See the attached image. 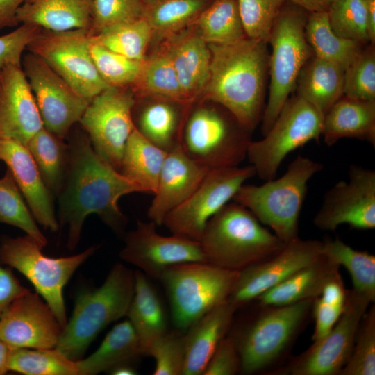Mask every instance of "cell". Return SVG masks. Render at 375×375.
Segmentation results:
<instances>
[{"label":"cell","mask_w":375,"mask_h":375,"mask_svg":"<svg viewBox=\"0 0 375 375\" xmlns=\"http://www.w3.org/2000/svg\"><path fill=\"white\" fill-rule=\"evenodd\" d=\"M67 169L60 197V218L68 226V249L77 246L84 221L90 214L97 215L115 232H123L127 220L119 199L143 192L141 188L101 158L88 138H78L68 146Z\"/></svg>","instance_id":"obj_1"},{"label":"cell","mask_w":375,"mask_h":375,"mask_svg":"<svg viewBox=\"0 0 375 375\" xmlns=\"http://www.w3.org/2000/svg\"><path fill=\"white\" fill-rule=\"evenodd\" d=\"M210 72L201 96L230 112L252 131L263 115L267 43L245 37L229 44H209Z\"/></svg>","instance_id":"obj_2"},{"label":"cell","mask_w":375,"mask_h":375,"mask_svg":"<svg viewBox=\"0 0 375 375\" xmlns=\"http://www.w3.org/2000/svg\"><path fill=\"white\" fill-rule=\"evenodd\" d=\"M315 299L285 306L255 301L251 313L230 329L240 356V372L273 375L281 367L312 317Z\"/></svg>","instance_id":"obj_3"},{"label":"cell","mask_w":375,"mask_h":375,"mask_svg":"<svg viewBox=\"0 0 375 375\" xmlns=\"http://www.w3.org/2000/svg\"><path fill=\"white\" fill-rule=\"evenodd\" d=\"M199 242L207 262L233 271L266 259L285 243L235 201L208 221Z\"/></svg>","instance_id":"obj_4"},{"label":"cell","mask_w":375,"mask_h":375,"mask_svg":"<svg viewBox=\"0 0 375 375\" xmlns=\"http://www.w3.org/2000/svg\"><path fill=\"white\" fill-rule=\"evenodd\" d=\"M323 165L308 157L297 156L278 178L260 185L243 184L233 201L249 210L283 242L299 238V221L311 178Z\"/></svg>","instance_id":"obj_5"},{"label":"cell","mask_w":375,"mask_h":375,"mask_svg":"<svg viewBox=\"0 0 375 375\" xmlns=\"http://www.w3.org/2000/svg\"><path fill=\"white\" fill-rule=\"evenodd\" d=\"M134 289L135 272L123 264L114 265L99 288L78 294L56 348L72 360H80L106 326L126 316Z\"/></svg>","instance_id":"obj_6"},{"label":"cell","mask_w":375,"mask_h":375,"mask_svg":"<svg viewBox=\"0 0 375 375\" xmlns=\"http://www.w3.org/2000/svg\"><path fill=\"white\" fill-rule=\"evenodd\" d=\"M306 10L287 1L273 25L269 42L270 85L269 99L262 117V133L270 129L296 87L299 74L312 56L305 35Z\"/></svg>","instance_id":"obj_7"},{"label":"cell","mask_w":375,"mask_h":375,"mask_svg":"<svg viewBox=\"0 0 375 375\" xmlns=\"http://www.w3.org/2000/svg\"><path fill=\"white\" fill-rule=\"evenodd\" d=\"M251 132L222 106L201 103L185 120L180 147L209 170L239 166L252 141Z\"/></svg>","instance_id":"obj_8"},{"label":"cell","mask_w":375,"mask_h":375,"mask_svg":"<svg viewBox=\"0 0 375 375\" xmlns=\"http://www.w3.org/2000/svg\"><path fill=\"white\" fill-rule=\"evenodd\" d=\"M239 273L207 262L167 268L158 279L167 293L176 327L186 331L201 316L227 300Z\"/></svg>","instance_id":"obj_9"},{"label":"cell","mask_w":375,"mask_h":375,"mask_svg":"<svg viewBox=\"0 0 375 375\" xmlns=\"http://www.w3.org/2000/svg\"><path fill=\"white\" fill-rule=\"evenodd\" d=\"M42 248L28 235L3 238L0 240V264L15 268L33 284L63 328L67 322L63 289L97 247L92 246L78 254L57 258L43 254Z\"/></svg>","instance_id":"obj_10"},{"label":"cell","mask_w":375,"mask_h":375,"mask_svg":"<svg viewBox=\"0 0 375 375\" xmlns=\"http://www.w3.org/2000/svg\"><path fill=\"white\" fill-rule=\"evenodd\" d=\"M324 114L298 95L289 98L264 138L251 141L247 157L256 175L273 179L285 157L322 135Z\"/></svg>","instance_id":"obj_11"},{"label":"cell","mask_w":375,"mask_h":375,"mask_svg":"<svg viewBox=\"0 0 375 375\" xmlns=\"http://www.w3.org/2000/svg\"><path fill=\"white\" fill-rule=\"evenodd\" d=\"M88 29L64 31L41 29L26 50L49 65L79 95L91 101L110 87L92 58Z\"/></svg>","instance_id":"obj_12"},{"label":"cell","mask_w":375,"mask_h":375,"mask_svg":"<svg viewBox=\"0 0 375 375\" xmlns=\"http://www.w3.org/2000/svg\"><path fill=\"white\" fill-rule=\"evenodd\" d=\"M255 175L251 165L209 170L191 195L166 215L162 225L172 234L200 241L208 221Z\"/></svg>","instance_id":"obj_13"},{"label":"cell","mask_w":375,"mask_h":375,"mask_svg":"<svg viewBox=\"0 0 375 375\" xmlns=\"http://www.w3.org/2000/svg\"><path fill=\"white\" fill-rule=\"evenodd\" d=\"M370 301L347 290L342 315L331 332L298 356L290 357L273 375H339L348 361L360 321Z\"/></svg>","instance_id":"obj_14"},{"label":"cell","mask_w":375,"mask_h":375,"mask_svg":"<svg viewBox=\"0 0 375 375\" xmlns=\"http://www.w3.org/2000/svg\"><path fill=\"white\" fill-rule=\"evenodd\" d=\"M135 103L133 92L110 86L90 101L79 121L96 153L119 172L126 144L135 128Z\"/></svg>","instance_id":"obj_15"},{"label":"cell","mask_w":375,"mask_h":375,"mask_svg":"<svg viewBox=\"0 0 375 375\" xmlns=\"http://www.w3.org/2000/svg\"><path fill=\"white\" fill-rule=\"evenodd\" d=\"M22 68L28 82L44 126L63 139L79 122L90 101L79 95L49 65L28 51Z\"/></svg>","instance_id":"obj_16"},{"label":"cell","mask_w":375,"mask_h":375,"mask_svg":"<svg viewBox=\"0 0 375 375\" xmlns=\"http://www.w3.org/2000/svg\"><path fill=\"white\" fill-rule=\"evenodd\" d=\"M313 222L323 231L342 224L358 230L375 228V171L351 165L347 180L335 183L325 194Z\"/></svg>","instance_id":"obj_17"},{"label":"cell","mask_w":375,"mask_h":375,"mask_svg":"<svg viewBox=\"0 0 375 375\" xmlns=\"http://www.w3.org/2000/svg\"><path fill=\"white\" fill-rule=\"evenodd\" d=\"M156 226L152 221L138 222L136 228L126 234L120 258L156 278L174 265L207 262L199 241L174 234L162 235Z\"/></svg>","instance_id":"obj_18"},{"label":"cell","mask_w":375,"mask_h":375,"mask_svg":"<svg viewBox=\"0 0 375 375\" xmlns=\"http://www.w3.org/2000/svg\"><path fill=\"white\" fill-rule=\"evenodd\" d=\"M322 255V241L297 238L285 242L271 256L240 271L228 299L238 309L243 308Z\"/></svg>","instance_id":"obj_19"},{"label":"cell","mask_w":375,"mask_h":375,"mask_svg":"<svg viewBox=\"0 0 375 375\" xmlns=\"http://www.w3.org/2000/svg\"><path fill=\"white\" fill-rule=\"evenodd\" d=\"M62 329L48 304L30 290L0 315V338L12 349L54 348Z\"/></svg>","instance_id":"obj_20"},{"label":"cell","mask_w":375,"mask_h":375,"mask_svg":"<svg viewBox=\"0 0 375 375\" xmlns=\"http://www.w3.org/2000/svg\"><path fill=\"white\" fill-rule=\"evenodd\" d=\"M44 124L22 65L0 70V140L26 147Z\"/></svg>","instance_id":"obj_21"},{"label":"cell","mask_w":375,"mask_h":375,"mask_svg":"<svg viewBox=\"0 0 375 375\" xmlns=\"http://www.w3.org/2000/svg\"><path fill=\"white\" fill-rule=\"evenodd\" d=\"M0 161L6 163L35 219L51 231L58 229L51 193L28 148L15 140H0Z\"/></svg>","instance_id":"obj_22"},{"label":"cell","mask_w":375,"mask_h":375,"mask_svg":"<svg viewBox=\"0 0 375 375\" xmlns=\"http://www.w3.org/2000/svg\"><path fill=\"white\" fill-rule=\"evenodd\" d=\"M208 171L190 158L180 145L167 152L148 209L150 221L162 225L166 215L191 195Z\"/></svg>","instance_id":"obj_23"},{"label":"cell","mask_w":375,"mask_h":375,"mask_svg":"<svg viewBox=\"0 0 375 375\" xmlns=\"http://www.w3.org/2000/svg\"><path fill=\"white\" fill-rule=\"evenodd\" d=\"M167 38L162 48L172 62L187 101L192 104L201 97L208 79V45L194 24Z\"/></svg>","instance_id":"obj_24"},{"label":"cell","mask_w":375,"mask_h":375,"mask_svg":"<svg viewBox=\"0 0 375 375\" xmlns=\"http://www.w3.org/2000/svg\"><path fill=\"white\" fill-rule=\"evenodd\" d=\"M238 309L228 299L217 305L183 335L185 362L182 375H202L212 353L228 335Z\"/></svg>","instance_id":"obj_25"},{"label":"cell","mask_w":375,"mask_h":375,"mask_svg":"<svg viewBox=\"0 0 375 375\" xmlns=\"http://www.w3.org/2000/svg\"><path fill=\"white\" fill-rule=\"evenodd\" d=\"M322 135L326 145L355 138L375 145V101L343 96L324 114Z\"/></svg>","instance_id":"obj_26"},{"label":"cell","mask_w":375,"mask_h":375,"mask_svg":"<svg viewBox=\"0 0 375 375\" xmlns=\"http://www.w3.org/2000/svg\"><path fill=\"white\" fill-rule=\"evenodd\" d=\"M91 6L92 0H26L17 19L52 31L89 29Z\"/></svg>","instance_id":"obj_27"},{"label":"cell","mask_w":375,"mask_h":375,"mask_svg":"<svg viewBox=\"0 0 375 375\" xmlns=\"http://www.w3.org/2000/svg\"><path fill=\"white\" fill-rule=\"evenodd\" d=\"M340 266L322 255L253 301L262 305L285 306L319 297L325 284L340 272ZM253 302V301H252Z\"/></svg>","instance_id":"obj_28"},{"label":"cell","mask_w":375,"mask_h":375,"mask_svg":"<svg viewBox=\"0 0 375 375\" xmlns=\"http://www.w3.org/2000/svg\"><path fill=\"white\" fill-rule=\"evenodd\" d=\"M344 72L340 66L312 56L299 74L297 95L324 115L344 96Z\"/></svg>","instance_id":"obj_29"},{"label":"cell","mask_w":375,"mask_h":375,"mask_svg":"<svg viewBox=\"0 0 375 375\" xmlns=\"http://www.w3.org/2000/svg\"><path fill=\"white\" fill-rule=\"evenodd\" d=\"M126 316L140 342L142 356L167 331L165 311L159 297L141 271L135 272L134 294Z\"/></svg>","instance_id":"obj_30"},{"label":"cell","mask_w":375,"mask_h":375,"mask_svg":"<svg viewBox=\"0 0 375 375\" xmlns=\"http://www.w3.org/2000/svg\"><path fill=\"white\" fill-rule=\"evenodd\" d=\"M142 356L138 336L128 320L115 326L90 356L76 360L78 375L110 372L123 365H131Z\"/></svg>","instance_id":"obj_31"},{"label":"cell","mask_w":375,"mask_h":375,"mask_svg":"<svg viewBox=\"0 0 375 375\" xmlns=\"http://www.w3.org/2000/svg\"><path fill=\"white\" fill-rule=\"evenodd\" d=\"M167 154L135 128L126 144L119 172L143 192L153 194Z\"/></svg>","instance_id":"obj_32"},{"label":"cell","mask_w":375,"mask_h":375,"mask_svg":"<svg viewBox=\"0 0 375 375\" xmlns=\"http://www.w3.org/2000/svg\"><path fill=\"white\" fill-rule=\"evenodd\" d=\"M149 99L151 101L140 107L135 126L147 140L169 152L180 145L182 131L179 107L184 105L160 99Z\"/></svg>","instance_id":"obj_33"},{"label":"cell","mask_w":375,"mask_h":375,"mask_svg":"<svg viewBox=\"0 0 375 375\" xmlns=\"http://www.w3.org/2000/svg\"><path fill=\"white\" fill-rule=\"evenodd\" d=\"M305 35L314 56L332 62L345 70L363 49L362 44L338 36L327 12H308Z\"/></svg>","instance_id":"obj_34"},{"label":"cell","mask_w":375,"mask_h":375,"mask_svg":"<svg viewBox=\"0 0 375 375\" xmlns=\"http://www.w3.org/2000/svg\"><path fill=\"white\" fill-rule=\"evenodd\" d=\"M134 90L142 98H155L190 106L187 101L175 69L165 50L145 58Z\"/></svg>","instance_id":"obj_35"},{"label":"cell","mask_w":375,"mask_h":375,"mask_svg":"<svg viewBox=\"0 0 375 375\" xmlns=\"http://www.w3.org/2000/svg\"><path fill=\"white\" fill-rule=\"evenodd\" d=\"M213 0H145L144 18L154 33L168 37L192 25Z\"/></svg>","instance_id":"obj_36"},{"label":"cell","mask_w":375,"mask_h":375,"mask_svg":"<svg viewBox=\"0 0 375 375\" xmlns=\"http://www.w3.org/2000/svg\"><path fill=\"white\" fill-rule=\"evenodd\" d=\"M208 44H229L245 37L238 0H213L193 24Z\"/></svg>","instance_id":"obj_37"},{"label":"cell","mask_w":375,"mask_h":375,"mask_svg":"<svg viewBox=\"0 0 375 375\" xmlns=\"http://www.w3.org/2000/svg\"><path fill=\"white\" fill-rule=\"evenodd\" d=\"M322 253L338 265L344 266L353 282V289L375 301V256L358 251L338 238L322 241Z\"/></svg>","instance_id":"obj_38"},{"label":"cell","mask_w":375,"mask_h":375,"mask_svg":"<svg viewBox=\"0 0 375 375\" xmlns=\"http://www.w3.org/2000/svg\"><path fill=\"white\" fill-rule=\"evenodd\" d=\"M26 147L49 190L60 192L67 167L68 146L44 127L30 140Z\"/></svg>","instance_id":"obj_39"},{"label":"cell","mask_w":375,"mask_h":375,"mask_svg":"<svg viewBox=\"0 0 375 375\" xmlns=\"http://www.w3.org/2000/svg\"><path fill=\"white\" fill-rule=\"evenodd\" d=\"M149 22L144 17L108 27L94 35L92 42L131 60L143 61L153 35Z\"/></svg>","instance_id":"obj_40"},{"label":"cell","mask_w":375,"mask_h":375,"mask_svg":"<svg viewBox=\"0 0 375 375\" xmlns=\"http://www.w3.org/2000/svg\"><path fill=\"white\" fill-rule=\"evenodd\" d=\"M8 368L26 375H78L76 360L68 358L56 347L12 349Z\"/></svg>","instance_id":"obj_41"},{"label":"cell","mask_w":375,"mask_h":375,"mask_svg":"<svg viewBox=\"0 0 375 375\" xmlns=\"http://www.w3.org/2000/svg\"><path fill=\"white\" fill-rule=\"evenodd\" d=\"M0 223L22 229L43 247L47 244L8 169L0 178Z\"/></svg>","instance_id":"obj_42"},{"label":"cell","mask_w":375,"mask_h":375,"mask_svg":"<svg viewBox=\"0 0 375 375\" xmlns=\"http://www.w3.org/2000/svg\"><path fill=\"white\" fill-rule=\"evenodd\" d=\"M375 374V306L362 317L348 361L339 375Z\"/></svg>","instance_id":"obj_43"},{"label":"cell","mask_w":375,"mask_h":375,"mask_svg":"<svg viewBox=\"0 0 375 375\" xmlns=\"http://www.w3.org/2000/svg\"><path fill=\"white\" fill-rule=\"evenodd\" d=\"M327 13L338 36L362 44L369 42L364 0H333Z\"/></svg>","instance_id":"obj_44"},{"label":"cell","mask_w":375,"mask_h":375,"mask_svg":"<svg viewBox=\"0 0 375 375\" xmlns=\"http://www.w3.org/2000/svg\"><path fill=\"white\" fill-rule=\"evenodd\" d=\"M90 51L99 74L110 86L124 88L133 85L140 75L144 60H131L92 40Z\"/></svg>","instance_id":"obj_45"},{"label":"cell","mask_w":375,"mask_h":375,"mask_svg":"<svg viewBox=\"0 0 375 375\" xmlns=\"http://www.w3.org/2000/svg\"><path fill=\"white\" fill-rule=\"evenodd\" d=\"M287 0H238L246 36L268 43L274 22Z\"/></svg>","instance_id":"obj_46"},{"label":"cell","mask_w":375,"mask_h":375,"mask_svg":"<svg viewBox=\"0 0 375 375\" xmlns=\"http://www.w3.org/2000/svg\"><path fill=\"white\" fill-rule=\"evenodd\" d=\"M344 96L356 99L375 101V48H363L344 72Z\"/></svg>","instance_id":"obj_47"},{"label":"cell","mask_w":375,"mask_h":375,"mask_svg":"<svg viewBox=\"0 0 375 375\" xmlns=\"http://www.w3.org/2000/svg\"><path fill=\"white\" fill-rule=\"evenodd\" d=\"M145 0H92L89 34L113 25L144 17Z\"/></svg>","instance_id":"obj_48"},{"label":"cell","mask_w":375,"mask_h":375,"mask_svg":"<svg viewBox=\"0 0 375 375\" xmlns=\"http://www.w3.org/2000/svg\"><path fill=\"white\" fill-rule=\"evenodd\" d=\"M145 356L156 361L154 375H182L185 362L183 335L167 331L149 346Z\"/></svg>","instance_id":"obj_49"},{"label":"cell","mask_w":375,"mask_h":375,"mask_svg":"<svg viewBox=\"0 0 375 375\" xmlns=\"http://www.w3.org/2000/svg\"><path fill=\"white\" fill-rule=\"evenodd\" d=\"M42 28L21 24L14 31L0 36V70L8 65H22L24 52Z\"/></svg>","instance_id":"obj_50"},{"label":"cell","mask_w":375,"mask_h":375,"mask_svg":"<svg viewBox=\"0 0 375 375\" xmlns=\"http://www.w3.org/2000/svg\"><path fill=\"white\" fill-rule=\"evenodd\" d=\"M240 371L238 348L232 337L227 335L212 353L202 375H235Z\"/></svg>","instance_id":"obj_51"},{"label":"cell","mask_w":375,"mask_h":375,"mask_svg":"<svg viewBox=\"0 0 375 375\" xmlns=\"http://www.w3.org/2000/svg\"><path fill=\"white\" fill-rule=\"evenodd\" d=\"M344 307L333 305L315 298L312 317L315 320V329L312 336L313 342L325 338L332 330L342 313Z\"/></svg>","instance_id":"obj_52"},{"label":"cell","mask_w":375,"mask_h":375,"mask_svg":"<svg viewBox=\"0 0 375 375\" xmlns=\"http://www.w3.org/2000/svg\"><path fill=\"white\" fill-rule=\"evenodd\" d=\"M28 290L20 284L9 269L0 264V315L13 301Z\"/></svg>","instance_id":"obj_53"},{"label":"cell","mask_w":375,"mask_h":375,"mask_svg":"<svg viewBox=\"0 0 375 375\" xmlns=\"http://www.w3.org/2000/svg\"><path fill=\"white\" fill-rule=\"evenodd\" d=\"M26 0H0V29L19 24L17 12Z\"/></svg>","instance_id":"obj_54"},{"label":"cell","mask_w":375,"mask_h":375,"mask_svg":"<svg viewBox=\"0 0 375 375\" xmlns=\"http://www.w3.org/2000/svg\"><path fill=\"white\" fill-rule=\"evenodd\" d=\"M308 12H327L333 0H287Z\"/></svg>","instance_id":"obj_55"},{"label":"cell","mask_w":375,"mask_h":375,"mask_svg":"<svg viewBox=\"0 0 375 375\" xmlns=\"http://www.w3.org/2000/svg\"><path fill=\"white\" fill-rule=\"evenodd\" d=\"M367 19L369 42L375 43V0H364Z\"/></svg>","instance_id":"obj_56"},{"label":"cell","mask_w":375,"mask_h":375,"mask_svg":"<svg viewBox=\"0 0 375 375\" xmlns=\"http://www.w3.org/2000/svg\"><path fill=\"white\" fill-rule=\"evenodd\" d=\"M12 348L0 338V375L8 372V364Z\"/></svg>","instance_id":"obj_57"},{"label":"cell","mask_w":375,"mask_h":375,"mask_svg":"<svg viewBox=\"0 0 375 375\" xmlns=\"http://www.w3.org/2000/svg\"><path fill=\"white\" fill-rule=\"evenodd\" d=\"M109 374L112 375H135L137 374V372L132 365H123L113 369Z\"/></svg>","instance_id":"obj_58"}]
</instances>
